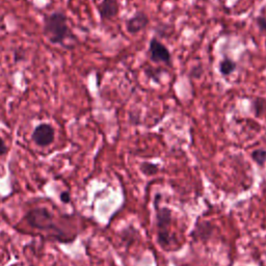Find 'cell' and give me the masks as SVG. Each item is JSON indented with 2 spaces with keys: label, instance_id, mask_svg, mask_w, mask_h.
<instances>
[{
  "label": "cell",
  "instance_id": "6da1fadb",
  "mask_svg": "<svg viewBox=\"0 0 266 266\" xmlns=\"http://www.w3.org/2000/svg\"><path fill=\"white\" fill-rule=\"evenodd\" d=\"M43 34L53 45H65L67 38H74L67 16L58 11L44 17Z\"/></svg>",
  "mask_w": 266,
  "mask_h": 266
},
{
  "label": "cell",
  "instance_id": "7a4b0ae2",
  "mask_svg": "<svg viewBox=\"0 0 266 266\" xmlns=\"http://www.w3.org/2000/svg\"><path fill=\"white\" fill-rule=\"evenodd\" d=\"M156 208V229H157V240L162 249L167 251L171 246V234L170 227L172 223V212L166 207H158L155 204Z\"/></svg>",
  "mask_w": 266,
  "mask_h": 266
},
{
  "label": "cell",
  "instance_id": "3957f363",
  "mask_svg": "<svg viewBox=\"0 0 266 266\" xmlns=\"http://www.w3.org/2000/svg\"><path fill=\"white\" fill-rule=\"evenodd\" d=\"M149 56L150 60L155 64H164L171 66L172 54L162 42H160L156 37H153L149 43Z\"/></svg>",
  "mask_w": 266,
  "mask_h": 266
},
{
  "label": "cell",
  "instance_id": "277c9868",
  "mask_svg": "<svg viewBox=\"0 0 266 266\" xmlns=\"http://www.w3.org/2000/svg\"><path fill=\"white\" fill-rule=\"evenodd\" d=\"M34 143L38 147L50 146L55 139V130L52 125L42 123L38 125L32 134Z\"/></svg>",
  "mask_w": 266,
  "mask_h": 266
},
{
  "label": "cell",
  "instance_id": "5b68a950",
  "mask_svg": "<svg viewBox=\"0 0 266 266\" xmlns=\"http://www.w3.org/2000/svg\"><path fill=\"white\" fill-rule=\"evenodd\" d=\"M27 222L35 228L43 230L55 229V226L52 223V215L46 209H35L27 214Z\"/></svg>",
  "mask_w": 266,
  "mask_h": 266
},
{
  "label": "cell",
  "instance_id": "8992f818",
  "mask_svg": "<svg viewBox=\"0 0 266 266\" xmlns=\"http://www.w3.org/2000/svg\"><path fill=\"white\" fill-rule=\"evenodd\" d=\"M150 19L144 11L136 12L132 17L127 19L125 22L126 31L130 35H137L149 26Z\"/></svg>",
  "mask_w": 266,
  "mask_h": 266
},
{
  "label": "cell",
  "instance_id": "52a82bcc",
  "mask_svg": "<svg viewBox=\"0 0 266 266\" xmlns=\"http://www.w3.org/2000/svg\"><path fill=\"white\" fill-rule=\"evenodd\" d=\"M98 13L102 21L113 20L119 15L120 5L117 0H102L100 4H98Z\"/></svg>",
  "mask_w": 266,
  "mask_h": 266
},
{
  "label": "cell",
  "instance_id": "ba28073f",
  "mask_svg": "<svg viewBox=\"0 0 266 266\" xmlns=\"http://www.w3.org/2000/svg\"><path fill=\"white\" fill-rule=\"evenodd\" d=\"M212 232V226L208 222H203L202 224L198 223L194 227V230L191 233V236L194 240L206 239L208 238Z\"/></svg>",
  "mask_w": 266,
  "mask_h": 266
},
{
  "label": "cell",
  "instance_id": "9c48e42d",
  "mask_svg": "<svg viewBox=\"0 0 266 266\" xmlns=\"http://www.w3.org/2000/svg\"><path fill=\"white\" fill-rule=\"evenodd\" d=\"M237 68V63L234 62L230 57H224L220 62V73L223 76H229Z\"/></svg>",
  "mask_w": 266,
  "mask_h": 266
},
{
  "label": "cell",
  "instance_id": "30bf717a",
  "mask_svg": "<svg viewBox=\"0 0 266 266\" xmlns=\"http://www.w3.org/2000/svg\"><path fill=\"white\" fill-rule=\"evenodd\" d=\"M140 170L146 176H153L159 172V165L149 161H144L140 165Z\"/></svg>",
  "mask_w": 266,
  "mask_h": 266
},
{
  "label": "cell",
  "instance_id": "8fae6325",
  "mask_svg": "<svg viewBox=\"0 0 266 266\" xmlns=\"http://www.w3.org/2000/svg\"><path fill=\"white\" fill-rule=\"evenodd\" d=\"M252 159L254 162L257 163L259 166H264L266 163V150L265 149H256L251 154Z\"/></svg>",
  "mask_w": 266,
  "mask_h": 266
},
{
  "label": "cell",
  "instance_id": "7c38bea8",
  "mask_svg": "<svg viewBox=\"0 0 266 266\" xmlns=\"http://www.w3.org/2000/svg\"><path fill=\"white\" fill-rule=\"evenodd\" d=\"M265 100L262 98H256L253 102V107H254V114L256 116H261V114L264 113V107H266V102L262 104Z\"/></svg>",
  "mask_w": 266,
  "mask_h": 266
},
{
  "label": "cell",
  "instance_id": "4fadbf2b",
  "mask_svg": "<svg viewBox=\"0 0 266 266\" xmlns=\"http://www.w3.org/2000/svg\"><path fill=\"white\" fill-rule=\"evenodd\" d=\"M204 74V69L201 65H196L191 68V70L190 72V76L191 78H195V79H199Z\"/></svg>",
  "mask_w": 266,
  "mask_h": 266
},
{
  "label": "cell",
  "instance_id": "5bb4252c",
  "mask_svg": "<svg viewBox=\"0 0 266 266\" xmlns=\"http://www.w3.org/2000/svg\"><path fill=\"white\" fill-rule=\"evenodd\" d=\"M255 22L261 33L266 34V18L264 16H258L255 18Z\"/></svg>",
  "mask_w": 266,
  "mask_h": 266
},
{
  "label": "cell",
  "instance_id": "9a60e30c",
  "mask_svg": "<svg viewBox=\"0 0 266 266\" xmlns=\"http://www.w3.org/2000/svg\"><path fill=\"white\" fill-rule=\"evenodd\" d=\"M7 153V147L2 140V137H0V155H4Z\"/></svg>",
  "mask_w": 266,
  "mask_h": 266
},
{
  "label": "cell",
  "instance_id": "2e32d148",
  "mask_svg": "<svg viewBox=\"0 0 266 266\" xmlns=\"http://www.w3.org/2000/svg\"><path fill=\"white\" fill-rule=\"evenodd\" d=\"M61 199H62V201L64 203H69V202H70V194H69V192L65 191V192H63L61 194Z\"/></svg>",
  "mask_w": 266,
  "mask_h": 266
}]
</instances>
